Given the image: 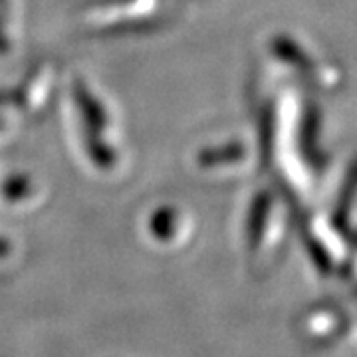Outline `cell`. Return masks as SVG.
<instances>
[{
	"label": "cell",
	"mask_w": 357,
	"mask_h": 357,
	"mask_svg": "<svg viewBox=\"0 0 357 357\" xmlns=\"http://www.w3.org/2000/svg\"><path fill=\"white\" fill-rule=\"evenodd\" d=\"M356 191H357V161L351 165L349 173H347L344 191H342L340 203H337L335 215H333V225H335V229L337 230H345V227H347V217H349V208H351V203H354Z\"/></svg>",
	"instance_id": "cell-1"
}]
</instances>
